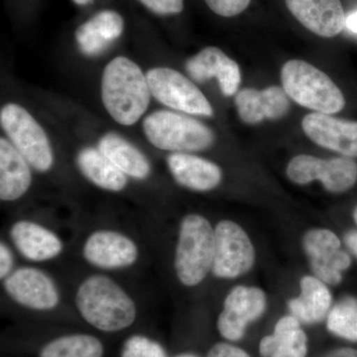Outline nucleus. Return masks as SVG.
Here are the masks:
<instances>
[{"mask_svg":"<svg viewBox=\"0 0 357 357\" xmlns=\"http://www.w3.org/2000/svg\"><path fill=\"white\" fill-rule=\"evenodd\" d=\"M75 303L82 318L102 332L126 330L137 317L132 298L105 275H91L84 279L77 288Z\"/></svg>","mask_w":357,"mask_h":357,"instance_id":"obj_1","label":"nucleus"},{"mask_svg":"<svg viewBox=\"0 0 357 357\" xmlns=\"http://www.w3.org/2000/svg\"><path fill=\"white\" fill-rule=\"evenodd\" d=\"M146 76L128 58L110 61L102 77V100L105 109L117 123L131 126L146 112L151 100Z\"/></svg>","mask_w":357,"mask_h":357,"instance_id":"obj_2","label":"nucleus"},{"mask_svg":"<svg viewBox=\"0 0 357 357\" xmlns=\"http://www.w3.org/2000/svg\"><path fill=\"white\" fill-rule=\"evenodd\" d=\"M215 229L203 215L190 213L181 222L175 267L177 278L185 287L198 286L213 268Z\"/></svg>","mask_w":357,"mask_h":357,"instance_id":"obj_3","label":"nucleus"},{"mask_svg":"<svg viewBox=\"0 0 357 357\" xmlns=\"http://www.w3.org/2000/svg\"><path fill=\"white\" fill-rule=\"evenodd\" d=\"M281 79L289 98L314 112L333 114L344 107V96L340 88L328 75L309 63L289 61L282 68Z\"/></svg>","mask_w":357,"mask_h":357,"instance_id":"obj_4","label":"nucleus"},{"mask_svg":"<svg viewBox=\"0 0 357 357\" xmlns=\"http://www.w3.org/2000/svg\"><path fill=\"white\" fill-rule=\"evenodd\" d=\"M143 131L153 146L174 153L202 151L215 142V134L201 121L168 110L148 115Z\"/></svg>","mask_w":357,"mask_h":357,"instance_id":"obj_5","label":"nucleus"},{"mask_svg":"<svg viewBox=\"0 0 357 357\" xmlns=\"http://www.w3.org/2000/svg\"><path fill=\"white\" fill-rule=\"evenodd\" d=\"M0 122L13 146L38 172L50 170L54 153L44 129L29 112L16 103H7L0 112Z\"/></svg>","mask_w":357,"mask_h":357,"instance_id":"obj_6","label":"nucleus"},{"mask_svg":"<svg viewBox=\"0 0 357 357\" xmlns=\"http://www.w3.org/2000/svg\"><path fill=\"white\" fill-rule=\"evenodd\" d=\"M151 95L162 105L185 114L211 116L208 98L191 79L170 68H154L146 74Z\"/></svg>","mask_w":357,"mask_h":357,"instance_id":"obj_7","label":"nucleus"},{"mask_svg":"<svg viewBox=\"0 0 357 357\" xmlns=\"http://www.w3.org/2000/svg\"><path fill=\"white\" fill-rule=\"evenodd\" d=\"M255 249L238 223L222 220L215 227V255L211 272L217 278L234 279L250 271Z\"/></svg>","mask_w":357,"mask_h":357,"instance_id":"obj_8","label":"nucleus"},{"mask_svg":"<svg viewBox=\"0 0 357 357\" xmlns=\"http://www.w3.org/2000/svg\"><path fill=\"white\" fill-rule=\"evenodd\" d=\"M287 176L298 185L321 181L326 191L340 194L356 184L357 163L349 157L325 160L299 155L289 162Z\"/></svg>","mask_w":357,"mask_h":357,"instance_id":"obj_9","label":"nucleus"},{"mask_svg":"<svg viewBox=\"0 0 357 357\" xmlns=\"http://www.w3.org/2000/svg\"><path fill=\"white\" fill-rule=\"evenodd\" d=\"M266 307V295L261 289L237 286L223 303L217 321L218 333L227 342H239L245 335L248 326L261 318Z\"/></svg>","mask_w":357,"mask_h":357,"instance_id":"obj_10","label":"nucleus"},{"mask_svg":"<svg viewBox=\"0 0 357 357\" xmlns=\"http://www.w3.org/2000/svg\"><path fill=\"white\" fill-rule=\"evenodd\" d=\"M303 248L314 276L326 285H338L342 273L351 265V258L342 250L337 234L326 229H312L303 238Z\"/></svg>","mask_w":357,"mask_h":357,"instance_id":"obj_11","label":"nucleus"},{"mask_svg":"<svg viewBox=\"0 0 357 357\" xmlns=\"http://www.w3.org/2000/svg\"><path fill=\"white\" fill-rule=\"evenodd\" d=\"M3 287L16 304L34 311H51L60 304V292L55 281L38 268L13 270L4 279Z\"/></svg>","mask_w":357,"mask_h":357,"instance_id":"obj_12","label":"nucleus"},{"mask_svg":"<svg viewBox=\"0 0 357 357\" xmlns=\"http://www.w3.org/2000/svg\"><path fill=\"white\" fill-rule=\"evenodd\" d=\"M84 260L103 270H119L132 266L139 250L132 239L110 229L96 230L89 234L83 246Z\"/></svg>","mask_w":357,"mask_h":357,"instance_id":"obj_13","label":"nucleus"},{"mask_svg":"<svg viewBox=\"0 0 357 357\" xmlns=\"http://www.w3.org/2000/svg\"><path fill=\"white\" fill-rule=\"evenodd\" d=\"M302 128L307 137L319 146L345 157H357V121L312 112L303 119Z\"/></svg>","mask_w":357,"mask_h":357,"instance_id":"obj_14","label":"nucleus"},{"mask_svg":"<svg viewBox=\"0 0 357 357\" xmlns=\"http://www.w3.org/2000/svg\"><path fill=\"white\" fill-rule=\"evenodd\" d=\"M301 24L319 36L332 38L347 27L340 0H285Z\"/></svg>","mask_w":357,"mask_h":357,"instance_id":"obj_15","label":"nucleus"},{"mask_svg":"<svg viewBox=\"0 0 357 357\" xmlns=\"http://www.w3.org/2000/svg\"><path fill=\"white\" fill-rule=\"evenodd\" d=\"M188 74L198 83L217 77L225 96L236 95L241 82V70L236 61L227 57L217 47H206L185 63Z\"/></svg>","mask_w":357,"mask_h":357,"instance_id":"obj_16","label":"nucleus"},{"mask_svg":"<svg viewBox=\"0 0 357 357\" xmlns=\"http://www.w3.org/2000/svg\"><path fill=\"white\" fill-rule=\"evenodd\" d=\"M9 236L18 252L32 262L55 259L64 249V244L55 232L31 220L13 223Z\"/></svg>","mask_w":357,"mask_h":357,"instance_id":"obj_17","label":"nucleus"},{"mask_svg":"<svg viewBox=\"0 0 357 357\" xmlns=\"http://www.w3.org/2000/svg\"><path fill=\"white\" fill-rule=\"evenodd\" d=\"M234 102L241 121L248 124L281 119L290 109L288 95L279 86H270L262 91L244 89L237 93Z\"/></svg>","mask_w":357,"mask_h":357,"instance_id":"obj_18","label":"nucleus"},{"mask_svg":"<svg viewBox=\"0 0 357 357\" xmlns=\"http://www.w3.org/2000/svg\"><path fill=\"white\" fill-rule=\"evenodd\" d=\"M167 164L176 182L192 191H211L222 182V170L210 160L188 153H172L167 158Z\"/></svg>","mask_w":357,"mask_h":357,"instance_id":"obj_19","label":"nucleus"},{"mask_svg":"<svg viewBox=\"0 0 357 357\" xmlns=\"http://www.w3.org/2000/svg\"><path fill=\"white\" fill-rule=\"evenodd\" d=\"M124 21L114 10H103L77 28L75 37L79 50L89 57L100 55L123 33Z\"/></svg>","mask_w":357,"mask_h":357,"instance_id":"obj_20","label":"nucleus"},{"mask_svg":"<svg viewBox=\"0 0 357 357\" xmlns=\"http://www.w3.org/2000/svg\"><path fill=\"white\" fill-rule=\"evenodd\" d=\"M32 184V173L27 160L6 138L0 139V199L17 201Z\"/></svg>","mask_w":357,"mask_h":357,"instance_id":"obj_21","label":"nucleus"},{"mask_svg":"<svg viewBox=\"0 0 357 357\" xmlns=\"http://www.w3.org/2000/svg\"><path fill=\"white\" fill-rule=\"evenodd\" d=\"M299 297L289 300L291 314L301 324L314 325L328 317L332 307L333 297L325 282L316 276L303 277L300 281Z\"/></svg>","mask_w":357,"mask_h":357,"instance_id":"obj_22","label":"nucleus"},{"mask_svg":"<svg viewBox=\"0 0 357 357\" xmlns=\"http://www.w3.org/2000/svg\"><path fill=\"white\" fill-rule=\"evenodd\" d=\"M307 337L302 324L293 314L282 317L274 326L273 333L260 340L262 357H307Z\"/></svg>","mask_w":357,"mask_h":357,"instance_id":"obj_23","label":"nucleus"},{"mask_svg":"<svg viewBox=\"0 0 357 357\" xmlns=\"http://www.w3.org/2000/svg\"><path fill=\"white\" fill-rule=\"evenodd\" d=\"M98 149L126 176L145 180L151 174V164L139 149L116 133H107L98 141Z\"/></svg>","mask_w":357,"mask_h":357,"instance_id":"obj_24","label":"nucleus"},{"mask_svg":"<svg viewBox=\"0 0 357 357\" xmlns=\"http://www.w3.org/2000/svg\"><path fill=\"white\" fill-rule=\"evenodd\" d=\"M76 161L84 177L105 191L119 192L128 185V176L96 148H83Z\"/></svg>","mask_w":357,"mask_h":357,"instance_id":"obj_25","label":"nucleus"},{"mask_svg":"<svg viewBox=\"0 0 357 357\" xmlns=\"http://www.w3.org/2000/svg\"><path fill=\"white\" fill-rule=\"evenodd\" d=\"M105 349L98 338L84 333L64 335L51 340L40 357H102Z\"/></svg>","mask_w":357,"mask_h":357,"instance_id":"obj_26","label":"nucleus"},{"mask_svg":"<svg viewBox=\"0 0 357 357\" xmlns=\"http://www.w3.org/2000/svg\"><path fill=\"white\" fill-rule=\"evenodd\" d=\"M326 328L335 337L357 342V299L347 296L331 309Z\"/></svg>","mask_w":357,"mask_h":357,"instance_id":"obj_27","label":"nucleus"},{"mask_svg":"<svg viewBox=\"0 0 357 357\" xmlns=\"http://www.w3.org/2000/svg\"><path fill=\"white\" fill-rule=\"evenodd\" d=\"M121 357H168L164 347L156 340L142 335L128 338L122 347Z\"/></svg>","mask_w":357,"mask_h":357,"instance_id":"obj_28","label":"nucleus"},{"mask_svg":"<svg viewBox=\"0 0 357 357\" xmlns=\"http://www.w3.org/2000/svg\"><path fill=\"white\" fill-rule=\"evenodd\" d=\"M211 10L223 17H234L243 13L251 0H204Z\"/></svg>","mask_w":357,"mask_h":357,"instance_id":"obj_29","label":"nucleus"},{"mask_svg":"<svg viewBox=\"0 0 357 357\" xmlns=\"http://www.w3.org/2000/svg\"><path fill=\"white\" fill-rule=\"evenodd\" d=\"M157 15H173L184 9V0H138Z\"/></svg>","mask_w":357,"mask_h":357,"instance_id":"obj_30","label":"nucleus"},{"mask_svg":"<svg viewBox=\"0 0 357 357\" xmlns=\"http://www.w3.org/2000/svg\"><path fill=\"white\" fill-rule=\"evenodd\" d=\"M206 357H251L248 351L230 342H218L211 347Z\"/></svg>","mask_w":357,"mask_h":357,"instance_id":"obj_31","label":"nucleus"},{"mask_svg":"<svg viewBox=\"0 0 357 357\" xmlns=\"http://www.w3.org/2000/svg\"><path fill=\"white\" fill-rule=\"evenodd\" d=\"M13 255L6 243H0V278L4 280L13 271Z\"/></svg>","mask_w":357,"mask_h":357,"instance_id":"obj_32","label":"nucleus"},{"mask_svg":"<svg viewBox=\"0 0 357 357\" xmlns=\"http://www.w3.org/2000/svg\"><path fill=\"white\" fill-rule=\"evenodd\" d=\"M325 357H357V349L342 347L328 352Z\"/></svg>","mask_w":357,"mask_h":357,"instance_id":"obj_33","label":"nucleus"},{"mask_svg":"<svg viewBox=\"0 0 357 357\" xmlns=\"http://www.w3.org/2000/svg\"><path fill=\"white\" fill-rule=\"evenodd\" d=\"M344 243L349 250L357 257V231L354 230V231L347 232L344 236Z\"/></svg>","mask_w":357,"mask_h":357,"instance_id":"obj_34","label":"nucleus"},{"mask_svg":"<svg viewBox=\"0 0 357 357\" xmlns=\"http://www.w3.org/2000/svg\"><path fill=\"white\" fill-rule=\"evenodd\" d=\"M347 28L349 31L357 33V11L347 17Z\"/></svg>","mask_w":357,"mask_h":357,"instance_id":"obj_35","label":"nucleus"},{"mask_svg":"<svg viewBox=\"0 0 357 357\" xmlns=\"http://www.w3.org/2000/svg\"><path fill=\"white\" fill-rule=\"evenodd\" d=\"M75 3L77 4V6H88L89 3H93V0H73Z\"/></svg>","mask_w":357,"mask_h":357,"instance_id":"obj_36","label":"nucleus"},{"mask_svg":"<svg viewBox=\"0 0 357 357\" xmlns=\"http://www.w3.org/2000/svg\"><path fill=\"white\" fill-rule=\"evenodd\" d=\"M175 357H199L198 356H196V354H190V352H187V354H178V356Z\"/></svg>","mask_w":357,"mask_h":357,"instance_id":"obj_37","label":"nucleus"},{"mask_svg":"<svg viewBox=\"0 0 357 357\" xmlns=\"http://www.w3.org/2000/svg\"><path fill=\"white\" fill-rule=\"evenodd\" d=\"M354 222H356V225H357V206L356 208V210H354Z\"/></svg>","mask_w":357,"mask_h":357,"instance_id":"obj_38","label":"nucleus"}]
</instances>
